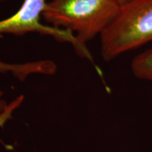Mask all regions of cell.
I'll return each instance as SVG.
<instances>
[{
  "label": "cell",
  "mask_w": 152,
  "mask_h": 152,
  "mask_svg": "<svg viewBox=\"0 0 152 152\" xmlns=\"http://www.w3.org/2000/svg\"><path fill=\"white\" fill-rule=\"evenodd\" d=\"M24 101V96L23 95H19L9 102L7 105V107L4 112L2 115L0 116V128H2L6 123L12 118L13 114L17 109L21 106Z\"/></svg>",
  "instance_id": "obj_6"
},
{
  "label": "cell",
  "mask_w": 152,
  "mask_h": 152,
  "mask_svg": "<svg viewBox=\"0 0 152 152\" xmlns=\"http://www.w3.org/2000/svg\"><path fill=\"white\" fill-rule=\"evenodd\" d=\"M115 0H51L42 18L52 27L67 30L80 43L101 35L118 12Z\"/></svg>",
  "instance_id": "obj_1"
},
{
  "label": "cell",
  "mask_w": 152,
  "mask_h": 152,
  "mask_svg": "<svg viewBox=\"0 0 152 152\" xmlns=\"http://www.w3.org/2000/svg\"><path fill=\"white\" fill-rule=\"evenodd\" d=\"M115 1H118V2L120 4V5H123L125 3L128 2V1H130V0H115Z\"/></svg>",
  "instance_id": "obj_8"
},
{
  "label": "cell",
  "mask_w": 152,
  "mask_h": 152,
  "mask_svg": "<svg viewBox=\"0 0 152 152\" xmlns=\"http://www.w3.org/2000/svg\"><path fill=\"white\" fill-rule=\"evenodd\" d=\"M8 104L4 99V93L2 91L0 90V116L2 115L4 112L7 109Z\"/></svg>",
  "instance_id": "obj_7"
},
{
  "label": "cell",
  "mask_w": 152,
  "mask_h": 152,
  "mask_svg": "<svg viewBox=\"0 0 152 152\" xmlns=\"http://www.w3.org/2000/svg\"><path fill=\"white\" fill-rule=\"evenodd\" d=\"M7 1V0H0V3L4 2V1Z\"/></svg>",
  "instance_id": "obj_9"
},
{
  "label": "cell",
  "mask_w": 152,
  "mask_h": 152,
  "mask_svg": "<svg viewBox=\"0 0 152 152\" xmlns=\"http://www.w3.org/2000/svg\"><path fill=\"white\" fill-rule=\"evenodd\" d=\"M131 70L137 78L152 81V48L145 50L133 58Z\"/></svg>",
  "instance_id": "obj_5"
},
{
  "label": "cell",
  "mask_w": 152,
  "mask_h": 152,
  "mask_svg": "<svg viewBox=\"0 0 152 152\" xmlns=\"http://www.w3.org/2000/svg\"><path fill=\"white\" fill-rule=\"evenodd\" d=\"M46 4V0H23L22 5L15 14L0 20V35L21 36L30 33H37L51 36L58 41L69 43L79 56L94 62L86 45L80 43L73 34L67 30L42 23L41 18H42Z\"/></svg>",
  "instance_id": "obj_3"
},
{
  "label": "cell",
  "mask_w": 152,
  "mask_h": 152,
  "mask_svg": "<svg viewBox=\"0 0 152 152\" xmlns=\"http://www.w3.org/2000/svg\"><path fill=\"white\" fill-rule=\"evenodd\" d=\"M100 41L105 61L152 41V0H130L121 5Z\"/></svg>",
  "instance_id": "obj_2"
},
{
  "label": "cell",
  "mask_w": 152,
  "mask_h": 152,
  "mask_svg": "<svg viewBox=\"0 0 152 152\" xmlns=\"http://www.w3.org/2000/svg\"><path fill=\"white\" fill-rule=\"evenodd\" d=\"M56 64L52 60H37L22 63H9L0 58V74H11L23 82L32 75H54Z\"/></svg>",
  "instance_id": "obj_4"
}]
</instances>
